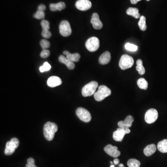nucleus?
Segmentation results:
<instances>
[{
  "instance_id": "obj_23",
  "label": "nucleus",
  "mask_w": 167,
  "mask_h": 167,
  "mask_svg": "<svg viewBox=\"0 0 167 167\" xmlns=\"http://www.w3.org/2000/svg\"><path fill=\"white\" fill-rule=\"evenodd\" d=\"M136 69L138 73L141 75H144L145 72V70L143 66V61L140 59H139L137 61Z\"/></svg>"
},
{
  "instance_id": "obj_8",
  "label": "nucleus",
  "mask_w": 167,
  "mask_h": 167,
  "mask_svg": "<svg viewBox=\"0 0 167 167\" xmlns=\"http://www.w3.org/2000/svg\"><path fill=\"white\" fill-rule=\"evenodd\" d=\"M158 117V113L155 109H150L147 110L145 114L144 119L146 122L148 124L154 123Z\"/></svg>"
},
{
  "instance_id": "obj_14",
  "label": "nucleus",
  "mask_w": 167,
  "mask_h": 167,
  "mask_svg": "<svg viewBox=\"0 0 167 167\" xmlns=\"http://www.w3.org/2000/svg\"><path fill=\"white\" fill-rule=\"evenodd\" d=\"M126 134L125 130L123 128H118L113 134V138L117 142H121Z\"/></svg>"
},
{
  "instance_id": "obj_10",
  "label": "nucleus",
  "mask_w": 167,
  "mask_h": 167,
  "mask_svg": "<svg viewBox=\"0 0 167 167\" xmlns=\"http://www.w3.org/2000/svg\"><path fill=\"white\" fill-rule=\"evenodd\" d=\"M92 6V2L89 0H78L75 3L77 9L81 11L89 10Z\"/></svg>"
},
{
  "instance_id": "obj_35",
  "label": "nucleus",
  "mask_w": 167,
  "mask_h": 167,
  "mask_svg": "<svg viewBox=\"0 0 167 167\" xmlns=\"http://www.w3.org/2000/svg\"><path fill=\"white\" fill-rule=\"evenodd\" d=\"M46 9V6L43 4H40L38 7V10L44 11Z\"/></svg>"
},
{
  "instance_id": "obj_24",
  "label": "nucleus",
  "mask_w": 167,
  "mask_h": 167,
  "mask_svg": "<svg viewBox=\"0 0 167 167\" xmlns=\"http://www.w3.org/2000/svg\"><path fill=\"white\" fill-rule=\"evenodd\" d=\"M137 84L140 89L147 90L148 87V83L144 78H140L137 81Z\"/></svg>"
},
{
  "instance_id": "obj_32",
  "label": "nucleus",
  "mask_w": 167,
  "mask_h": 167,
  "mask_svg": "<svg viewBox=\"0 0 167 167\" xmlns=\"http://www.w3.org/2000/svg\"><path fill=\"white\" fill-rule=\"evenodd\" d=\"M27 164L26 165V167H37L35 166V161L33 158H30L27 160Z\"/></svg>"
},
{
  "instance_id": "obj_27",
  "label": "nucleus",
  "mask_w": 167,
  "mask_h": 167,
  "mask_svg": "<svg viewBox=\"0 0 167 167\" xmlns=\"http://www.w3.org/2000/svg\"><path fill=\"white\" fill-rule=\"evenodd\" d=\"M125 48L128 51L135 52L137 50V46L131 43H127L125 44Z\"/></svg>"
},
{
  "instance_id": "obj_34",
  "label": "nucleus",
  "mask_w": 167,
  "mask_h": 167,
  "mask_svg": "<svg viewBox=\"0 0 167 167\" xmlns=\"http://www.w3.org/2000/svg\"><path fill=\"white\" fill-rule=\"evenodd\" d=\"M50 51L47 49H43L40 54V57L42 58H46L50 55Z\"/></svg>"
},
{
  "instance_id": "obj_7",
  "label": "nucleus",
  "mask_w": 167,
  "mask_h": 167,
  "mask_svg": "<svg viewBox=\"0 0 167 167\" xmlns=\"http://www.w3.org/2000/svg\"><path fill=\"white\" fill-rule=\"evenodd\" d=\"M76 114L80 120L85 123L89 122L92 119V116L89 111L83 108H78L76 110Z\"/></svg>"
},
{
  "instance_id": "obj_37",
  "label": "nucleus",
  "mask_w": 167,
  "mask_h": 167,
  "mask_svg": "<svg viewBox=\"0 0 167 167\" xmlns=\"http://www.w3.org/2000/svg\"><path fill=\"white\" fill-rule=\"evenodd\" d=\"M130 2L132 4H136L138 2L140 1L141 0H130Z\"/></svg>"
},
{
  "instance_id": "obj_38",
  "label": "nucleus",
  "mask_w": 167,
  "mask_h": 167,
  "mask_svg": "<svg viewBox=\"0 0 167 167\" xmlns=\"http://www.w3.org/2000/svg\"><path fill=\"white\" fill-rule=\"evenodd\" d=\"M125 132L126 134H129L130 132V130L129 128H127V129H125Z\"/></svg>"
},
{
  "instance_id": "obj_3",
  "label": "nucleus",
  "mask_w": 167,
  "mask_h": 167,
  "mask_svg": "<svg viewBox=\"0 0 167 167\" xmlns=\"http://www.w3.org/2000/svg\"><path fill=\"white\" fill-rule=\"evenodd\" d=\"M98 87V82L92 81L85 85L82 89V94L85 97L91 96L95 94Z\"/></svg>"
},
{
  "instance_id": "obj_42",
  "label": "nucleus",
  "mask_w": 167,
  "mask_h": 167,
  "mask_svg": "<svg viewBox=\"0 0 167 167\" xmlns=\"http://www.w3.org/2000/svg\"><path fill=\"white\" fill-rule=\"evenodd\" d=\"M147 1H150L151 0H146Z\"/></svg>"
},
{
  "instance_id": "obj_1",
  "label": "nucleus",
  "mask_w": 167,
  "mask_h": 167,
  "mask_svg": "<svg viewBox=\"0 0 167 167\" xmlns=\"http://www.w3.org/2000/svg\"><path fill=\"white\" fill-rule=\"evenodd\" d=\"M58 126L54 123L48 122L46 123L43 128L44 137L48 141L53 140L54 137L55 133L58 131Z\"/></svg>"
},
{
  "instance_id": "obj_19",
  "label": "nucleus",
  "mask_w": 167,
  "mask_h": 167,
  "mask_svg": "<svg viewBox=\"0 0 167 167\" xmlns=\"http://www.w3.org/2000/svg\"><path fill=\"white\" fill-rule=\"evenodd\" d=\"M156 151V146L154 144H151L145 148L144 152L146 156H150L155 153Z\"/></svg>"
},
{
  "instance_id": "obj_16",
  "label": "nucleus",
  "mask_w": 167,
  "mask_h": 167,
  "mask_svg": "<svg viewBox=\"0 0 167 167\" xmlns=\"http://www.w3.org/2000/svg\"><path fill=\"white\" fill-rule=\"evenodd\" d=\"M59 61L61 63L66 64L67 68L70 70H72L75 68V64L73 62L71 61L67 57L63 55H60L59 57Z\"/></svg>"
},
{
  "instance_id": "obj_15",
  "label": "nucleus",
  "mask_w": 167,
  "mask_h": 167,
  "mask_svg": "<svg viewBox=\"0 0 167 167\" xmlns=\"http://www.w3.org/2000/svg\"><path fill=\"white\" fill-rule=\"evenodd\" d=\"M62 84V81L60 78L57 76L50 77L47 81V84L48 86L54 87L59 86Z\"/></svg>"
},
{
  "instance_id": "obj_33",
  "label": "nucleus",
  "mask_w": 167,
  "mask_h": 167,
  "mask_svg": "<svg viewBox=\"0 0 167 167\" xmlns=\"http://www.w3.org/2000/svg\"><path fill=\"white\" fill-rule=\"evenodd\" d=\"M42 37L45 38H50L51 36V33L49 30H42V33H41Z\"/></svg>"
},
{
  "instance_id": "obj_11",
  "label": "nucleus",
  "mask_w": 167,
  "mask_h": 167,
  "mask_svg": "<svg viewBox=\"0 0 167 167\" xmlns=\"http://www.w3.org/2000/svg\"><path fill=\"white\" fill-rule=\"evenodd\" d=\"M104 151L108 155L114 158L118 157L120 155V152L118 151L117 147L113 146L111 144L106 146Z\"/></svg>"
},
{
  "instance_id": "obj_9",
  "label": "nucleus",
  "mask_w": 167,
  "mask_h": 167,
  "mask_svg": "<svg viewBox=\"0 0 167 167\" xmlns=\"http://www.w3.org/2000/svg\"><path fill=\"white\" fill-rule=\"evenodd\" d=\"M59 31L61 35L68 37L71 34V29L69 23L67 21H63L59 26Z\"/></svg>"
},
{
  "instance_id": "obj_31",
  "label": "nucleus",
  "mask_w": 167,
  "mask_h": 167,
  "mask_svg": "<svg viewBox=\"0 0 167 167\" xmlns=\"http://www.w3.org/2000/svg\"><path fill=\"white\" fill-rule=\"evenodd\" d=\"M41 26H42V30H49L50 29V25L48 21L43 20L41 21Z\"/></svg>"
},
{
  "instance_id": "obj_5",
  "label": "nucleus",
  "mask_w": 167,
  "mask_h": 167,
  "mask_svg": "<svg viewBox=\"0 0 167 167\" xmlns=\"http://www.w3.org/2000/svg\"><path fill=\"white\" fill-rule=\"evenodd\" d=\"M19 145V141L16 138H13L8 141L6 145L4 154L7 155H10L15 152L16 148Z\"/></svg>"
},
{
  "instance_id": "obj_18",
  "label": "nucleus",
  "mask_w": 167,
  "mask_h": 167,
  "mask_svg": "<svg viewBox=\"0 0 167 167\" xmlns=\"http://www.w3.org/2000/svg\"><path fill=\"white\" fill-rule=\"evenodd\" d=\"M63 54L66 55V57L68 60L71 61L78 62L79 61L80 58V55L78 53H75V54H71L69 52L67 51H64L63 52Z\"/></svg>"
},
{
  "instance_id": "obj_2",
  "label": "nucleus",
  "mask_w": 167,
  "mask_h": 167,
  "mask_svg": "<svg viewBox=\"0 0 167 167\" xmlns=\"http://www.w3.org/2000/svg\"><path fill=\"white\" fill-rule=\"evenodd\" d=\"M111 90L106 85H100L98 91L94 94V98L97 101H101L111 95Z\"/></svg>"
},
{
  "instance_id": "obj_21",
  "label": "nucleus",
  "mask_w": 167,
  "mask_h": 167,
  "mask_svg": "<svg viewBox=\"0 0 167 167\" xmlns=\"http://www.w3.org/2000/svg\"><path fill=\"white\" fill-rule=\"evenodd\" d=\"M126 14L129 16H131L136 19L139 18L140 17V13L137 8H129L126 11Z\"/></svg>"
},
{
  "instance_id": "obj_22",
  "label": "nucleus",
  "mask_w": 167,
  "mask_h": 167,
  "mask_svg": "<svg viewBox=\"0 0 167 167\" xmlns=\"http://www.w3.org/2000/svg\"><path fill=\"white\" fill-rule=\"evenodd\" d=\"M157 148L161 152L167 153V139H164L159 142L157 144Z\"/></svg>"
},
{
  "instance_id": "obj_29",
  "label": "nucleus",
  "mask_w": 167,
  "mask_h": 167,
  "mask_svg": "<svg viewBox=\"0 0 167 167\" xmlns=\"http://www.w3.org/2000/svg\"><path fill=\"white\" fill-rule=\"evenodd\" d=\"M40 45L43 49H47L50 47V43L47 40L43 39L40 41Z\"/></svg>"
},
{
  "instance_id": "obj_30",
  "label": "nucleus",
  "mask_w": 167,
  "mask_h": 167,
  "mask_svg": "<svg viewBox=\"0 0 167 167\" xmlns=\"http://www.w3.org/2000/svg\"><path fill=\"white\" fill-rule=\"evenodd\" d=\"M33 17L37 19H43L45 17V13L44 11L38 10L36 13L34 14Z\"/></svg>"
},
{
  "instance_id": "obj_4",
  "label": "nucleus",
  "mask_w": 167,
  "mask_h": 167,
  "mask_svg": "<svg viewBox=\"0 0 167 167\" xmlns=\"http://www.w3.org/2000/svg\"><path fill=\"white\" fill-rule=\"evenodd\" d=\"M134 61L133 58L127 54L122 56L119 62V66L123 70H125L130 68L134 64Z\"/></svg>"
},
{
  "instance_id": "obj_20",
  "label": "nucleus",
  "mask_w": 167,
  "mask_h": 167,
  "mask_svg": "<svg viewBox=\"0 0 167 167\" xmlns=\"http://www.w3.org/2000/svg\"><path fill=\"white\" fill-rule=\"evenodd\" d=\"M66 8V4L64 2H60L58 3H51L49 6L50 10L52 11H61Z\"/></svg>"
},
{
  "instance_id": "obj_28",
  "label": "nucleus",
  "mask_w": 167,
  "mask_h": 167,
  "mask_svg": "<svg viewBox=\"0 0 167 167\" xmlns=\"http://www.w3.org/2000/svg\"><path fill=\"white\" fill-rule=\"evenodd\" d=\"M51 68V66L47 62L44 63L43 66L40 68V72H43L45 71H48Z\"/></svg>"
},
{
  "instance_id": "obj_12",
  "label": "nucleus",
  "mask_w": 167,
  "mask_h": 167,
  "mask_svg": "<svg viewBox=\"0 0 167 167\" xmlns=\"http://www.w3.org/2000/svg\"><path fill=\"white\" fill-rule=\"evenodd\" d=\"M91 23L95 30H99L103 27V23L100 20L99 17L97 13H93L91 19Z\"/></svg>"
},
{
  "instance_id": "obj_36",
  "label": "nucleus",
  "mask_w": 167,
  "mask_h": 167,
  "mask_svg": "<svg viewBox=\"0 0 167 167\" xmlns=\"http://www.w3.org/2000/svg\"><path fill=\"white\" fill-rule=\"evenodd\" d=\"M119 160L118 158H115L113 161V163L115 165H117V164H119Z\"/></svg>"
},
{
  "instance_id": "obj_40",
  "label": "nucleus",
  "mask_w": 167,
  "mask_h": 167,
  "mask_svg": "<svg viewBox=\"0 0 167 167\" xmlns=\"http://www.w3.org/2000/svg\"><path fill=\"white\" fill-rule=\"evenodd\" d=\"M110 167H115V165H113V164H111V165H110Z\"/></svg>"
},
{
  "instance_id": "obj_25",
  "label": "nucleus",
  "mask_w": 167,
  "mask_h": 167,
  "mask_svg": "<svg viewBox=\"0 0 167 167\" xmlns=\"http://www.w3.org/2000/svg\"><path fill=\"white\" fill-rule=\"evenodd\" d=\"M138 26L140 30L143 31L146 30L147 26L146 24V18L144 16H141L140 17V20L138 22Z\"/></svg>"
},
{
  "instance_id": "obj_39",
  "label": "nucleus",
  "mask_w": 167,
  "mask_h": 167,
  "mask_svg": "<svg viewBox=\"0 0 167 167\" xmlns=\"http://www.w3.org/2000/svg\"><path fill=\"white\" fill-rule=\"evenodd\" d=\"M119 167H124V165L123 164H122V163H121V164H119Z\"/></svg>"
},
{
  "instance_id": "obj_26",
  "label": "nucleus",
  "mask_w": 167,
  "mask_h": 167,
  "mask_svg": "<svg viewBox=\"0 0 167 167\" xmlns=\"http://www.w3.org/2000/svg\"><path fill=\"white\" fill-rule=\"evenodd\" d=\"M127 165L129 167H140L141 163L136 159H130L128 161Z\"/></svg>"
},
{
  "instance_id": "obj_41",
  "label": "nucleus",
  "mask_w": 167,
  "mask_h": 167,
  "mask_svg": "<svg viewBox=\"0 0 167 167\" xmlns=\"http://www.w3.org/2000/svg\"><path fill=\"white\" fill-rule=\"evenodd\" d=\"M110 163H111V164H113V162H110Z\"/></svg>"
},
{
  "instance_id": "obj_17",
  "label": "nucleus",
  "mask_w": 167,
  "mask_h": 167,
  "mask_svg": "<svg viewBox=\"0 0 167 167\" xmlns=\"http://www.w3.org/2000/svg\"><path fill=\"white\" fill-rule=\"evenodd\" d=\"M110 59H111V56H110V53L108 51H106L101 55L99 58V63L101 64H107L110 61Z\"/></svg>"
},
{
  "instance_id": "obj_13",
  "label": "nucleus",
  "mask_w": 167,
  "mask_h": 167,
  "mask_svg": "<svg viewBox=\"0 0 167 167\" xmlns=\"http://www.w3.org/2000/svg\"><path fill=\"white\" fill-rule=\"evenodd\" d=\"M134 119L133 117L130 115L128 116L124 121H120L118 123V126L120 128H123L124 130L130 128L132 126V123Z\"/></svg>"
},
{
  "instance_id": "obj_6",
  "label": "nucleus",
  "mask_w": 167,
  "mask_h": 167,
  "mask_svg": "<svg viewBox=\"0 0 167 167\" xmlns=\"http://www.w3.org/2000/svg\"><path fill=\"white\" fill-rule=\"evenodd\" d=\"M85 47L90 52H95L99 47V40L97 37H91L86 41Z\"/></svg>"
}]
</instances>
